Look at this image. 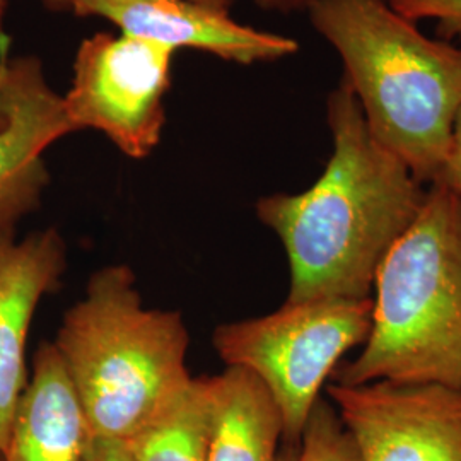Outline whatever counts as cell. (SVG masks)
I'll list each match as a JSON object with an SVG mask.
<instances>
[{"label": "cell", "instance_id": "obj_1", "mask_svg": "<svg viewBox=\"0 0 461 461\" xmlns=\"http://www.w3.org/2000/svg\"><path fill=\"white\" fill-rule=\"evenodd\" d=\"M333 150L301 194H272L255 205L291 268L287 303L371 297L379 265L422 211L428 188L369 131L352 91L327 99Z\"/></svg>", "mask_w": 461, "mask_h": 461}, {"label": "cell", "instance_id": "obj_2", "mask_svg": "<svg viewBox=\"0 0 461 461\" xmlns=\"http://www.w3.org/2000/svg\"><path fill=\"white\" fill-rule=\"evenodd\" d=\"M308 16L373 137L419 182H439L461 112L460 45L429 38L390 0H316Z\"/></svg>", "mask_w": 461, "mask_h": 461}, {"label": "cell", "instance_id": "obj_3", "mask_svg": "<svg viewBox=\"0 0 461 461\" xmlns=\"http://www.w3.org/2000/svg\"><path fill=\"white\" fill-rule=\"evenodd\" d=\"M51 344L96 438L125 443L192 381L182 314L146 308L127 265L89 277Z\"/></svg>", "mask_w": 461, "mask_h": 461}, {"label": "cell", "instance_id": "obj_4", "mask_svg": "<svg viewBox=\"0 0 461 461\" xmlns=\"http://www.w3.org/2000/svg\"><path fill=\"white\" fill-rule=\"evenodd\" d=\"M373 327L361 354L331 383L461 388V195L428 188L422 211L381 262Z\"/></svg>", "mask_w": 461, "mask_h": 461}, {"label": "cell", "instance_id": "obj_5", "mask_svg": "<svg viewBox=\"0 0 461 461\" xmlns=\"http://www.w3.org/2000/svg\"><path fill=\"white\" fill-rule=\"evenodd\" d=\"M373 327V297L284 303L274 313L224 323L212 346L228 367L251 373L279 409L282 443L296 445L335 367Z\"/></svg>", "mask_w": 461, "mask_h": 461}, {"label": "cell", "instance_id": "obj_6", "mask_svg": "<svg viewBox=\"0 0 461 461\" xmlns=\"http://www.w3.org/2000/svg\"><path fill=\"white\" fill-rule=\"evenodd\" d=\"M176 50L132 34L98 33L77 47L64 108L76 132H101L144 159L159 146Z\"/></svg>", "mask_w": 461, "mask_h": 461}, {"label": "cell", "instance_id": "obj_7", "mask_svg": "<svg viewBox=\"0 0 461 461\" xmlns=\"http://www.w3.org/2000/svg\"><path fill=\"white\" fill-rule=\"evenodd\" d=\"M325 393L363 461H461V388L330 381Z\"/></svg>", "mask_w": 461, "mask_h": 461}, {"label": "cell", "instance_id": "obj_8", "mask_svg": "<svg viewBox=\"0 0 461 461\" xmlns=\"http://www.w3.org/2000/svg\"><path fill=\"white\" fill-rule=\"evenodd\" d=\"M0 95L9 116L0 131V232H14L49 185L45 150L76 129L41 60L9 55L7 40L0 41Z\"/></svg>", "mask_w": 461, "mask_h": 461}, {"label": "cell", "instance_id": "obj_9", "mask_svg": "<svg viewBox=\"0 0 461 461\" xmlns=\"http://www.w3.org/2000/svg\"><path fill=\"white\" fill-rule=\"evenodd\" d=\"M70 13L99 17L173 50L195 49L222 60L253 66L296 55V40L236 23L230 11L195 0H74Z\"/></svg>", "mask_w": 461, "mask_h": 461}, {"label": "cell", "instance_id": "obj_10", "mask_svg": "<svg viewBox=\"0 0 461 461\" xmlns=\"http://www.w3.org/2000/svg\"><path fill=\"white\" fill-rule=\"evenodd\" d=\"M67 248L57 230H38L17 241L0 232V455L17 400L26 386V340L34 312L59 287Z\"/></svg>", "mask_w": 461, "mask_h": 461}, {"label": "cell", "instance_id": "obj_11", "mask_svg": "<svg viewBox=\"0 0 461 461\" xmlns=\"http://www.w3.org/2000/svg\"><path fill=\"white\" fill-rule=\"evenodd\" d=\"M83 403L53 344L34 356L0 461H83L91 441Z\"/></svg>", "mask_w": 461, "mask_h": 461}, {"label": "cell", "instance_id": "obj_12", "mask_svg": "<svg viewBox=\"0 0 461 461\" xmlns=\"http://www.w3.org/2000/svg\"><path fill=\"white\" fill-rule=\"evenodd\" d=\"M211 426L207 461H277L279 409L268 390L241 367L209 378Z\"/></svg>", "mask_w": 461, "mask_h": 461}, {"label": "cell", "instance_id": "obj_13", "mask_svg": "<svg viewBox=\"0 0 461 461\" xmlns=\"http://www.w3.org/2000/svg\"><path fill=\"white\" fill-rule=\"evenodd\" d=\"M209 426V378H192L123 445L131 461H207Z\"/></svg>", "mask_w": 461, "mask_h": 461}, {"label": "cell", "instance_id": "obj_14", "mask_svg": "<svg viewBox=\"0 0 461 461\" xmlns=\"http://www.w3.org/2000/svg\"><path fill=\"white\" fill-rule=\"evenodd\" d=\"M277 461H363L350 430L329 398L320 396L296 445L279 451Z\"/></svg>", "mask_w": 461, "mask_h": 461}, {"label": "cell", "instance_id": "obj_15", "mask_svg": "<svg viewBox=\"0 0 461 461\" xmlns=\"http://www.w3.org/2000/svg\"><path fill=\"white\" fill-rule=\"evenodd\" d=\"M413 23L432 21L439 38L461 45V0H390Z\"/></svg>", "mask_w": 461, "mask_h": 461}, {"label": "cell", "instance_id": "obj_16", "mask_svg": "<svg viewBox=\"0 0 461 461\" xmlns=\"http://www.w3.org/2000/svg\"><path fill=\"white\" fill-rule=\"evenodd\" d=\"M438 183H443L461 195V112L456 118V123H455L453 140H451V148L447 154L445 171Z\"/></svg>", "mask_w": 461, "mask_h": 461}, {"label": "cell", "instance_id": "obj_17", "mask_svg": "<svg viewBox=\"0 0 461 461\" xmlns=\"http://www.w3.org/2000/svg\"><path fill=\"white\" fill-rule=\"evenodd\" d=\"M83 461H131L122 441L91 436Z\"/></svg>", "mask_w": 461, "mask_h": 461}, {"label": "cell", "instance_id": "obj_18", "mask_svg": "<svg viewBox=\"0 0 461 461\" xmlns=\"http://www.w3.org/2000/svg\"><path fill=\"white\" fill-rule=\"evenodd\" d=\"M316 0H253L257 7L265 13L274 14H296V13H308Z\"/></svg>", "mask_w": 461, "mask_h": 461}, {"label": "cell", "instance_id": "obj_19", "mask_svg": "<svg viewBox=\"0 0 461 461\" xmlns=\"http://www.w3.org/2000/svg\"><path fill=\"white\" fill-rule=\"evenodd\" d=\"M38 2L51 13H70V7H72L74 0H38ZM195 2L205 4V5H212V7L222 9V11H230L236 0H195Z\"/></svg>", "mask_w": 461, "mask_h": 461}, {"label": "cell", "instance_id": "obj_20", "mask_svg": "<svg viewBox=\"0 0 461 461\" xmlns=\"http://www.w3.org/2000/svg\"><path fill=\"white\" fill-rule=\"evenodd\" d=\"M7 9H9V0H0V34L4 32V26H5Z\"/></svg>", "mask_w": 461, "mask_h": 461}, {"label": "cell", "instance_id": "obj_21", "mask_svg": "<svg viewBox=\"0 0 461 461\" xmlns=\"http://www.w3.org/2000/svg\"><path fill=\"white\" fill-rule=\"evenodd\" d=\"M7 120H9V116H7V108H5V101H4V96L0 95V131L7 125Z\"/></svg>", "mask_w": 461, "mask_h": 461}]
</instances>
